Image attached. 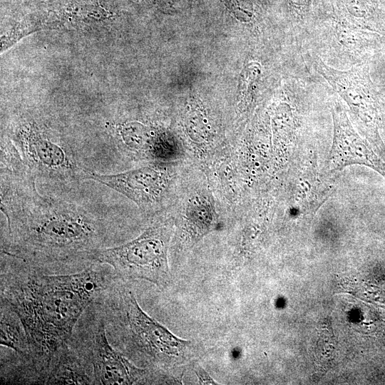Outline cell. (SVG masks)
Segmentation results:
<instances>
[{
  "instance_id": "obj_1",
  "label": "cell",
  "mask_w": 385,
  "mask_h": 385,
  "mask_svg": "<svg viewBox=\"0 0 385 385\" xmlns=\"http://www.w3.org/2000/svg\"><path fill=\"white\" fill-rule=\"evenodd\" d=\"M29 173L1 178V210L7 231L1 251L36 270L91 267L104 247L106 222L72 202L41 195Z\"/></svg>"
},
{
  "instance_id": "obj_2",
  "label": "cell",
  "mask_w": 385,
  "mask_h": 385,
  "mask_svg": "<svg viewBox=\"0 0 385 385\" xmlns=\"http://www.w3.org/2000/svg\"><path fill=\"white\" fill-rule=\"evenodd\" d=\"M92 266L75 274H44L25 265L21 271L1 274V302L17 314L24 326L29 364L38 384L46 383L69 349L81 314L108 288L104 273Z\"/></svg>"
},
{
  "instance_id": "obj_3",
  "label": "cell",
  "mask_w": 385,
  "mask_h": 385,
  "mask_svg": "<svg viewBox=\"0 0 385 385\" xmlns=\"http://www.w3.org/2000/svg\"><path fill=\"white\" fill-rule=\"evenodd\" d=\"M36 179L72 188L86 180L88 168L66 140L44 124L23 117L10 126L6 138Z\"/></svg>"
},
{
  "instance_id": "obj_4",
  "label": "cell",
  "mask_w": 385,
  "mask_h": 385,
  "mask_svg": "<svg viewBox=\"0 0 385 385\" xmlns=\"http://www.w3.org/2000/svg\"><path fill=\"white\" fill-rule=\"evenodd\" d=\"M171 235L169 222H155L135 239L98 250L94 263L112 267L122 277L143 279L164 289L171 279L168 260Z\"/></svg>"
},
{
  "instance_id": "obj_5",
  "label": "cell",
  "mask_w": 385,
  "mask_h": 385,
  "mask_svg": "<svg viewBox=\"0 0 385 385\" xmlns=\"http://www.w3.org/2000/svg\"><path fill=\"white\" fill-rule=\"evenodd\" d=\"M113 297L108 300L109 311L116 314L119 323L128 331V337L153 361L168 366L179 364L197 355L196 342L176 337L150 317L141 309L133 292L120 290Z\"/></svg>"
},
{
  "instance_id": "obj_6",
  "label": "cell",
  "mask_w": 385,
  "mask_h": 385,
  "mask_svg": "<svg viewBox=\"0 0 385 385\" xmlns=\"http://www.w3.org/2000/svg\"><path fill=\"white\" fill-rule=\"evenodd\" d=\"M160 164L155 162L112 174L88 169L86 180L98 182L122 194L145 212H153L161 207L170 182L167 168Z\"/></svg>"
},
{
  "instance_id": "obj_7",
  "label": "cell",
  "mask_w": 385,
  "mask_h": 385,
  "mask_svg": "<svg viewBox=\"0 0 385 385\" xmlns=\"http://www.w3.org/2000/svg\"><path fill=\"white\" fill-rule=\"evenodd\" d=\"M89 353L94 384L122 385L148 381L147 370L136 367L111 346L103 319L96 323Z\"/></svg>"
},
{
  "instance_id": "obj_8",
  "label": "cell",
  "mask_w": 385,
  "mask_h": 385,
  "mask_svg": "<svg viewBox=\"0 0 385 385\" xmlns=\"http://www.w3.org/2000/svg\"><path fill=\"white\" fill-rule=\"evenodd\" d=\"M332 113L334 135L328 161L329 171L357 164L369 167L385 177V162L355 131L344 110L336 103Z\"/></svg>"
},
{
  "instance_id": "obj_9",
  "label": "cell",
  "mask_w": 385,
  "mask_h": 385,
  "mask_svg": "<svg viewBox=\"0 0 385 385\" xmlns=\"http://www.w3.org/2000/svg\"><path fill=\"white\" fill-rule=\"evenodd\" d=\"M315 63L318 72L347 103L351 112L365 123L371 120L366 88L358 70L354 68L338 70L329 66L319 58Z\"/></svg>"
},
{
  "instance_id": "obj_10",
  "label": "cell",
  "mask_w": 385,
  "mask_h": 385,
  "mask_svg": "<svg viewBox=\"0 0 385 385\" xmlns=\"http://www.w3.org/2000/svg\"><path fill=\"white\" fill-rule=\"evenodd\" d=\"M214 204L208 195H195L186 206L184 230L190 242L196 243L217 226Z\"/></svg>"
},
{
  "instance_id": "obj_11",
  "label": "cell",
  "mask_w": 385,
  "mask_h": 385,
  "mask_svg": "<svg viewBox=\"0 0 385 385\" xmlns=\"http://www.w3.org/2000/svg\"><path fill=\"white\" fill-rule=\"evenodd\" d=\"M1 345L29 363V344L24 326L17 314L3 302H1Z\"/></svg>"
},
{
  "instance_id": "obj_12",
  "label": "cell",
  "mask_w": 385,
  "mask_h": 385,
  "mask_svg": "<svg viewBox=\"0 0 385 385\" xmlns=\"http://www.w3.org/2000/svg\"><path fill=\"white\" fill-rule=\"evenodd\" d=\"M193 370L198 379L199 384H219L199 364L194 365Z\"/></svg>"
}]
</instances>
